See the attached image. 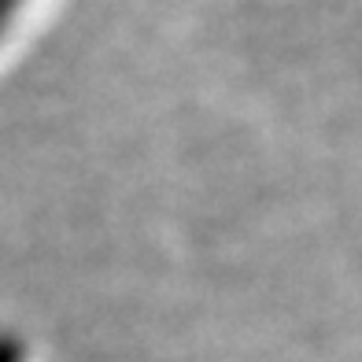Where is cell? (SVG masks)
<instances>
[{
    "label": "cell",
    "instance_id": "cell-1",
    "mask_svg": "<svg viewBox=\"0 0 362 362\" xmlns=\"http://www.w3.org/2000/svg\"><path fill=\"white\" fill-rule=\"evenodd\" d=\"M41 0H0V52L15 41V34L26 26V19L37 11Z\"/></svg>",
    "mask_w": 362,
    "mask_h": 362
},
{
    "label": "cell",
    "instance_id": "cell-2",
    "mask_svg": "<svg viewBox=\"0 0 362 362\" xmlns=\"http://www.w3.org/2000/svg\"><path fill=\"white\" fill-rule=\"evenodd\" d=\"M0 362H23L19 344H15L11 337H0Z\"/></svg>",
    "mask_w": 362,
    "mask_h": 362
}]
</instances>
